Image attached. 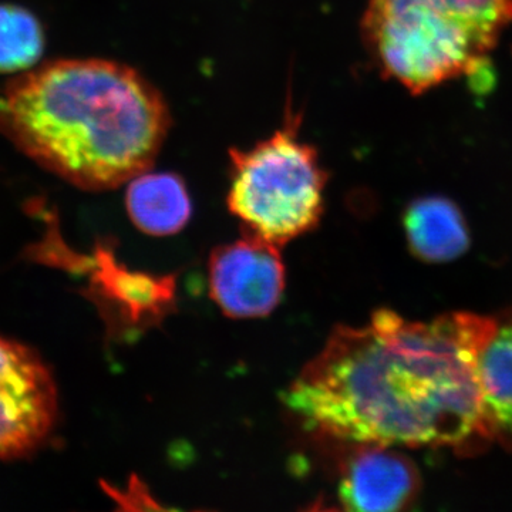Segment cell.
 I'll return each instance as SVG.
<instances>
[{
	"label": "cell",
	"instance_id": "1",
	"mask_svg": "<svg viewBox=\"0 0 512 512\" xmlns=\"http://www.w3.org/2000/svg\"><path fill=\"white\" fill-rule=\"evenodd\" d=\"M493 329L494 316L423 322L379 309L333 329L282 399L306 430L345 444L478 453L491 441L477 362Z\"/></svg>",
	"mask_w": 512,
	"mask_h": 512
},
{
	"label": "cell",
	"instance_id": "2",
	"mask_svg": "<svg viewBox=\"0 0 512 512\" xmlns=\"http://www.w3.org/2000/svg\"><path fill=\"white\" fill-rule=\"evenodd\" d=\"M170 124L156 87L113 60H53L0 93V134L86 191L114 190L151 170Z\"/></svg>",
	"mask_w": 512,
	"mask_h": 512
},
{
	"label": "cell",
	"instance_id": "3",
	"mask_svg": "<svg viewBox=\"0 0 512 512\" xmlns=\"http://www.w3.org/2000/svg\"><path fill=\"white\" fill-rule=\"evenodd\" d=\"M512 23V0H367L362 36L384 79L412 94L467 77Z\"/></svg>",
	"mask_w": 512,
	"mask_h": 512
},
{
	"label": "cell",
	"instance_id": "4",
	"mask_svg": "<svg viewBox=\"0 0 512 512\" xmlns=\"http://www.w3.org/2000/svg\"><path fill=\"white\" fill-rule=\"evenodd\" d=\"M301 124L288 107L271 136L229 150V212L248 235L279 248L318 227L325 210L329 175L316 147L302 140Z\"/></svg>",
	"mask_w": 512,
	"mask_h": 512
},
{
	"label": "cell",
	"instance_id": "5",
	"mask_svg": "<svg viewBox=\"0 0 512 512\" xmlns=\"http://www.w3.org/2000/svg\"><path fill=\"white\" fill-rule=\"evenodd\" d=\"M55 379L35 349L0 336V460L33 456L56 429Z\"/></svg>",
	"mask_w": 512,
	"mask_h": 512
},
{
	"label": "cell",
	"instance_id": "6",
	"mask_svg": "<svg viewBox=\"0 0 512 512\" xmlns=\"http://www.w3.org/2000/svg\"><path fill=\"white\" fill-rule=\"evenodd\" d=\"M279 247L248 235L214 249L208 264L211 298L232 319L264 318L284 296L286 269Z\"/></svg>",
	"mask_w": 512,
	"mask_h": 512
},
{
	"label": "cell",
	"instance_id": "7",
	"mask_svg": "<svg viewBox=\"0 0 512 512\" xmlns=\"http://www.w3.org/2000/svg\"><path fill=\"white\" fill-rule=\"evenodd\" d=\"M340 471L338 495L345 510L394 512L417 500L421 478L409 457L379 444H352Z\"/></svg>",
	"mask_w": 512,
	"mask_h": 512
},
{
	"label": "cell",
	"instance_id": "8",
	"mask_svg": "<svg viewBox=\"0 0 512 512\" xmlns=\"http://www.w3.org/2000/svg\"><path fill=\"white\" fill-rule=\"evenodd\" d=\"M403 228L410 252L429 264L456 261L470 248V229L456 202L424 195L407 205Z\"/></svg>",
	"mask_w": 512,
	"mask_h": 512
},
{
	"label": "cell",
	"instance_id": "9",
	"mask_svg": "<svg viewBox=\"0 0 512 512\" xmlns=\"http://www.w3.org/2000/svg\"><path fill=\"white\" fill-rule=\"evenodd\" d=\"M481 410L491 443L512 451V308L494 316L477 362Z\"/></svg>",
	"mask_w": 512,
	"mask_h": 512
},
{
	"label": "cell",
	"instance_id": "10",
	"mask_svg": "<svg viewBox=\"0 0 512 512\" xmlns=\"http://www.w3.org/2000/svg\"><path fill=\"white\" fill-rule=\"evenodd\" d=\"M126 208L133 224L153 237L177 234L192 215L190 192L183 178L150 170L128 183Z\"/></svg>",
	"mask_w": 512,
	"mask_h": 512
},
{
	"label": "cell",
	"instance_id": "11",
	"mask_svg": "<svg viewBox=\"0 0 512 512\" xmlns=\"http://www.w3.org/2000/svg\"><path fill=\"white\" fill-rule=\"evenodd\" d=\"M97 262L106 298L111 305L119 306L117 312L128 322L151 325L170 311L174 299L171 278L158 279L124 271L106 254H101Z\"/></svg>",
	"mask_w": 512,
	"mask_h": 512
},
{
	"label": "cell",
	"instance_id": "12",
	"mask_svg": "<svg viewBox=\"0 0 512 512\" xmlns=\"http://www.w3.org/2000/svg\"><path fill=\"white\" fill-rule=\"evenodd\" d=\"M46 46L42 22L23 6L0 5V73H19L39 62Z\"/></svg>",
	"mask_w": 512,
	"mask_h": 512
}]
</instances>
